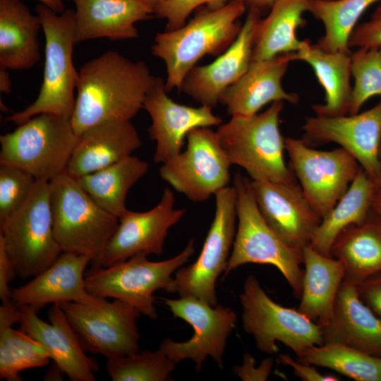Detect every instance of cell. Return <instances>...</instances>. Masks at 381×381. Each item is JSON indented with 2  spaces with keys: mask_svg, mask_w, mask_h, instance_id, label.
<instances>
[{
  "mask_svg": "<svg viewBox=\"0 0 381 381\" xmlns=\"http://www.w3.org/2000/svg\"><path fill=\"white\" fill-rule=\"evenodd\" d=\"M78 139L70 119L40 114L0 136V164L49 182L66 172Z\"/></svg>",
  "mask_w": 381,
  "mask_h": 381,
  "instance_id": "obj_7",
  "label": "cell"
},
{
  "mask_svg": "<svg viewBox=\"0 0 381 381\" xmlns=\"http://www.w3.org/2000/svg\"><path fill=\"white\" fill-rule=\"evenodd\" d=\"M53 231L62 252L86 255L97 264L119 223L66 171L49 181Z\"/></svg>",
  "mask_w": 381,
  "mask_h": 381,
  "instance_id": "obj_5",
  "label": "cell"
},
{
  "mask_svg": "<svg viewBox=\"0 0 381 381\" xmlns=\"http://www.w3.org/2000/svg\"><path fill=\"white\" fill-rule=\"evenodd\" d=\"M243 329L251 334L259 351L273 355L280 341L297 355L308 346L322 345L321 327L298 310L273 301L253 275H249L240 294Z\"/></svg>",
  "mask_w": 381,
  "mask_h": 381,
  "instance_id": "obj_10",
  "label": "cell"
},
{
  "mask_svg": "<svg viewBox=\"0 0 381 381\" xmlns=\"http://www.w3.org/2000/svg\"><path fill=\"white\" fill-rule=\"evenodd\" d=\"M305 266L298 310L321 328L333 312L339 286L344 279L342 262L323 255L310 246L303 249Z\"/></svg>",
  "mask_w": 381,
  "mask_h": 381,
  "instance_id": "obj_29",
  "label": "cell"
},
{
  "mask_svg": "<svg viewBox=\"0 0 381 381\" xmlns=\"http://www.w3.org/2000/svg\"><path fill=\"white\" fill-rule=\"evenodd\" d=\"M379 158L380 161V171L378 176V178L375 181V192L381 190V143L380 146V151H379Z\"/></svg>",
  "mask_w": 381,
  "mask_h": 381,
  "instance_id": "obj_50",
  "label": "cell"
},
{
  "mask_svg": "<svg viewBox=\"0 0 381 381\" xmlns=\"http://www.w3.org/2000/svg\"><path fill=\"white\" fill-rule=\"evenodd\" d=\"M310 0H277L269 14L261 18L253 47L252 61L271 59L278 54L297 52L304 40L296 35L304 25L303 15Z\"/></svg>",
  "mask_w": 381,
  "mask_h": 381,
  "instance_id": "obj_31",
  "label": "cell"
},
{
  "mask_svg": "<svg viewBox=\"0 0 381 381\" xmlns=\"http://www.w3.org/2000/svg\"><path fill=\"white\" fill-rule=\"evenodd\" d=\"M299 361L330 368L357 381H381V358L335 343L307 347Z\"/></svg>",
  "mask_w": 381,
  "mask_h": 381,
  "instance_id": "obj_36",
  "label": "cell"
},
{
  "mask_svg": "<svg viewBox=\"0 0 381 381\" xmlns=\"http://www.w3.org/2000/svg\"><path fill=\"white\" fill-rule=\"evenodd\" d=\"M176 364L159 347L117 358H107L106 370L113 381H166Z\"/></svg>",
  "mask_w": 381,
  "mask_h": 381,
  "instance_id": "obj_37",
  "label": "cell"
},
{
  "mask_svg": "<svg viewBox=\"0 0 381 381\" xmlns=\"http://www.w3.org/2000/svg\"><path fill=\"white\" fill-rule=\"evenodd\" d=\"M381 0H310L308 12L324 27L315 43L329 52L351 53L349 40L365 11Z\"/></svg>",
  "mask_w": 381,
  "mask_h": 381,
  "instance_id": "obj_35",
  "label": "cell"
},
{
  "mask_svg": "<svg viewBox=\"0 0 381 381\" xmlns=\"http://www.w3.org/2000/svg\"><path fill=\"white\" fill-rule=\"evenodd\" d=\"M38 1H40L41 4L46 5L47 6L49 7L53 11L59 13H61L66 10L63 0H38Z\"/></svg>",
  "mask_w": 381,
  "mask_h": 381,
  "instance_id": "obj_48",
  "label": "cell"
},
{
  "mask_svg": "<svg viewBox=\"0 0 381 381\" xmlns=\"http://www.w3.org/2000/svg\"><path fill=\"white\" fill-rule=\"evenodd\" d=\"M20 306L11 301L0 306V377L20 381L21 371L47 365L50 357L44 347L23 330L12 328L19 322Z\"/></svg>",
  "mask_w": 381,
  "mask_h": 381,
  "instance_id": "obj_33",
  "label": "cell"
},
{
  "mask_svg": "<svg viewBox=\"0 0 381 381\" xmlns=\"http://www.w3.org/2000/svg\"><path fill=\"white\" fill-rule=\"evenodd\" d=\"M16 275V271L6 252L4 240L0 236V298L2 303L11 301L12 289L9 285Z\"/></svg>",
  "mask_w": 381,
  "mask_h": 381,
  "instance_id": "obj_44",
  "label": "cell"
},
{
  "mask_svg": "<svg viewBox=\"0 0 381 381\" xmlns=\"http://www.w3.org/2000/svg\"><path fill=\"white\" fill-rule=\"evenodd\" d=\"M191 239L178 255L162 261H150L139 253L108 267L92 265L85 274L87 291L92 295L126 302L141 314L156 319L153 294L170 286L173 274L183 266L193 255Z\"/></svg>",
  "mask_w": 381,
  "mask_h": 381,
  "instance_id": "obj_8",
  "label": "cell"
},
{
  "mask_svg": "<svg viewBox=\"0 0 381 381\" xmlns=\"http://www.w3.org/2000/svg\"><path fill=\"white\" fill-rule=\"evenodd\" d=\"M36 179L15 167H0V224L20 209L29 198Z\"/></svg>",
  "mask_w": 381,
  "mask_h": 381,
  "instance_id": "obj_39",
  "label": "cell"
},
{
  "mask_svg": "<svg viewBox=\"0 0 381 381\" xmlns=\"http://www.w3.org/2000/svg\"><path fill=\"white\" fill-rule=\"evenodd\" d=\"M186 140L184 151L162 164L159 176L192 202H204L229 186L231 164L210 127L191 130Z\"/></svg>",
  "mask_w": 381,
  "mask_h": 381,
  "instance_id": "obj_13",
  "label": "cell"
},
{
  "mask_svg": "<svg viewBox=\"0 0 381 381\" xmlns=\"http://www.w3.org/2000/svg\"><path fill=\"white\" fill-rule=\"evenodd\" d=\"M354 79L349 114H356L374 96H381V47H360L351 54Z\"/></svg>",
  "mask_w": 381,
  "mask_h": 381,
  "instance_id": "obj_38",
  "label": "cell"
},
{
  "mask_svg": "<svg viewBox=\"0 0 381 381\" xmlns=\"http://www.w3.org/2000/svg\"><path fill=\"white\" fill-rule=\"evenodd\" d=\"M141 1L147 4V5L150 6L152 8H154L155 6H157L158 4H159L164 0H141Z\"/></svg>",
  "mask_w": 381,
  "mask_h": 381,
  "instance_id": "obj_51",
  "label": "cell"
},
{
  "mask_svg": "<svg viewBox=\"0 0 381 381\" xmlns=\"http://www.w3.org/2000/svg\"><path fill=\"white\" fill-rule=\"evenodd\" d=\"M35 11L40 16L45 36L43 80L35 101L25 109L6 118L20 125L43 113L71 118L75 103L78 72L73 63L75 40V11L59 13L40 4Z\"/></svg>",
  "mask_w": 381,
  "mask_h": 381,
  "instance_id": "obj_3",
  "label": "cell"
},
{
  "mask_svg": "<svg viewBox=\"0 0 381 381\" xmlns=\"http://www.w3.org/2000/svg\"><path fill=\"white\" fill-rule=\"evenodd\" d=\"M257 206L270 227L290 248L303 251L321 222L295 180L279 183L249 179Z\"/></svg>",
  "mask_w": 381,
  "mask_h": 381,
  "instance_id": "obj_18",
  "label": "cell"
},
{
  "mask_svg": "<svg viewBox=\"0 0 381 381\" xmlns=\"http://www.w3.org/2000/svg\"><path fill=\"white\" fill-rule=\"evenodd\" d=\"M283 108V101L272 102L253 116H231L216 131L230 163L243 169L251 180L279 183L295 180L284 159L285 138L279 130Z\"/></svg>",
  "mask_w": 381,
  "mask_h": 381,
  "instance_id": "obj_4",
  "label": "cell"
},
{
  "mask_svg": "<svg viewBox=\"0 0 381 381\" xmlns=\"http://www.w3.org/2000/svg\"><path fill=\"white\" fill-rule=\"evenodd\" d=\"M260 20L261 14L248 11L234 42L212 63L195 66L185 77L179 91L201 105L214 107L222 93L248 70Z\"/></svg>",
  "mask_w": 381,
  "mask_h": 381,
  "instance_id": "obj_20",
  "label": "cell"
},
{
  "mask_svg": "<svg viewBox=\"0 0 381 381\" xmlns=\"http://www.w3.org/2000/svg\"><path fill=\"white\" fill-rule=\"evenodd\" d=\"M20 329L37 341L56 367L73 381H95L99 370L95 359L88 357L63 309L53 304L49 310V322L41 320L35 309L20 306Z\"/></svg>",
  "mask_w": 381,
  "mask_h": 381,
  "instance_id": "obj_21",
  "label": "cell"
},
{
  "mask_svg": "<svg viewBox=\"0 0 381 381\" xmlns=\"http://www.w3.org/2000/svg\"><path fill=\"white\" fill-rule=\"evenodd\" d=\"M293 173L317 214L323 218L335 206L356 176L361 166L341 147L319 150L303 139L286 138Z\"/></svg>",
  "mask_w": 381,
  "mask_h": 381,
  "instance_id": "obj_14",
  "label": "cell"
},
{
  "mask_svg": "<svg viewBox=\"0 0 381 381\" xmlns=\"http://www.w3.org/2000/svg\"><path fill=\"white\" fill-rule=\"evenodd\" d=\"M351 53L326 52L308 40H304L301 49L295 52L296 61H303L310 66L324 89V102L311 107L316 115L349 114L352 92Z\"/></svg>",
  "mask_w": 381,
  "mask_h": 381,
  "instance_id": "obj_27",
  "label": "cell"
},
{
  "mask_svg": "<svg viewBox=\"0 0 381 381\" xmlns=\"http://www.w3.org/2000/svg\"><path fill=\"white\" fill-rule=\"evenodd\" d=\"M246 11L241 1L207 6L181 27L156 35L152 54L165 64L167 92L179 90L188 73L204 56H219L234 42L242 27L238 19Z\"/></svg>",
  "mask_w": 381,
  "mask_h": 381,
  "instance_id": "obj_2",
  "label": "cell"
},
{
  "mask_svg": "<svg viewBox=\"0 0 381 381\" xmlns=\"http://www.w3.org/2000/svg\"><path fill=\"white\" fill-rule=\"evenodd\" d=\"M215 212L202 250L196 260L179 268L166 291L180 297H194L212 306L217 304V279L224 272L237 227L236 191L227 186L215 194Z\"/></svg>",
  "mask_w": 381,
  "mask_h": 381,
  "instance_id": "obj_11",
  "label": "cell"
},
{
  "mask_svg": "<svg viewBox=\"0 0 381 381\" xmlns=\"http://www.w3.org/2000/svg\"><path fill=\"white\" fill-rule=\"evenodd\" d=\"M230 1L244 0H164L153 8V14L167 20L166 30H176L186 23L189 15L200 6L218 8Z\"/></svg>",
  "mask_w": 381,
  "mask_h": 381,
  "instance_id": "obj_40",
  "label": "cell"
},
{
  "mask_svg": "<svg viewBox=\"0 0 381 381\" xmlns=\"http://www.w3.org/2000/svg\"><path fill=\"white\" fill-rule=\"evenodd\" d=\"M324 343H335L381 358V320L359 298L356 285L344 281L328 323Z\"/></svg>",
  "mask_w": 381,
  "mask_h": 381,
  "instance_id": "obj_25",
  "label": "cell"
},
{
  "mask_svg": "<svg viewBox=\"0 0 381 381\" xmlns=\"http://www.w3.org/2000/svg\"><path fill=\"white\" fill-rule=\"evenodd\" d=\"M175 198L169 188L164 190L159 203L145 212L127 210L119 218V226L97 264L108 267L143 253L159 256L171 227L186 213L174 207Z\"/></svg>",
  "mask_w": 381,
  "mask_h": 381,
  "instance_id": "obj_17",
  "label": "cell"
},
{
  "mask_svg": "<svg viewBox=\"0 0 381 381\" xmlns=\"http://www.w3.org/2000/svg\"><path fill=\"white\" fill-rule=\"evenodd\" d=\"M273 363V358L269 357L263 360L258 368H255L254 358L250 354L246 353L243 355V364L235 366L234 372L243 380H266L271 373Z\"/></svg>",
  "mask_w": 381,
  "mask_h": 381,
  "instance_id": "obj_43",
  "label": "cell"
},
{
  "mask_svg": "<svg viewBox=\"0 0 381 381\" xmlns=\"http://www.w3.org/2000/svg\"><path fill=\"white\" fill-rule=\"evenodd\" d=\"M6 252L17 276L33 278L62 253L53 231L49 182L37 180L25 204L0 224Z\"/></svg>",
  "mask_w": 381,
  "mask_h": 381,
  "instance_id": "obj_9",
  "label": "cell"
},
{
  "mask_svg": "<svg viewBox=\"0 0 381 381\" xmlns=\"http://www.w3.org/2000/svg\"><path fill=\"white\" fill-rule=\"evenodd\" d=\"M281 362L292 368L294 373L304 381H336L339 379L332 375H322L310 364L296 361L289 356L280 355Z\"/></svg>",
  "mask_w": 381,
  "mask_h": 381,
  "instance_id": "obj_45",
  "label": "cell"
},
{
  "mask_svg": "<svg viewBox=\"0 0 381 381\" xmlns=\"http://www.w3.org/2000/svg\"><path fill=\"white\" fill-rule=\"evenodd\" d=\"M91 260L86 255L62 252L56 261L27 284L11 289V301L36 311L47 304L66 302L95 303L99 296L86 289L85 270Z\"/></svg>",
  "mask_w": 381,
  "mask_h": 381,
  "instance_id": "obj_22",
  "label": "cell"
},
{
  "mask_svg": "<svg viewBox=\"0 0 381 381\" xmlns=\"http://www.w3.org/2000/svg\"><path fill=\"white\" fill-rule=\"evenodd\" d=\"M331 256L344 264L347 282L356 284L381 273V219L371 210L363 223L344 229L332 247Z\"/></svg>",
  "mask_w": 381,
  "mask_h": 381,
  "instance_id": "obj_30",
  "label": "cell"
},
{
  "mask_svg": "<svg viewBox=\"0 0 381 381\" xmlns=\"http://www.w3.org/2000/svg\"><path fill=\"white\" fill-rule=\"evenodd\" d=\"M85 352L117 358L139 351L136 321L140 312L132 305L100 297L95 303L59 304Z\"/></svg>",
  "mask_w": 381,
  "mask_h": 381,
  "instance_id": "obj_12",
  "label": "cell"
},
{
  "mask_svg": "<svg viewBox=\"0 0 381 381\" xmlns=\"http://www.w3.org/2000/svg\"><path fill=\"white\" fill-rule=\"evenodd\" d=\"M155 78L144 61L113 50L85 63L78 71L71 118L76 134L108 121H131L143 109Z\"/></svg>",
  "mask_w": 381,
  "mask_h": 381,
  "instance_id": "obj_1",
  "label": "cell"
},
{
  "mask_svg": "<svg viewBox=\"0 0 381 381\" xmlns=\"http://www.w3.org/2000/svg\"><path fill=\"white\" fill-rule=\"evenodd\" d=\"M141 145L140 135L130 121L94 125L78 135L66 171L78 179L131 155Z\"/></svg>",
  "mask_w": 381,
  "mask_h": 381,
  "instance_id": "obj_24",
  "label": "cell"
},
{
  "mask_svg": "<svg viewBox=\"0 0 381 381\" xmlns=\"http://www.w3.org/2000/svg\"><path fill=\"white\" fill-rule=\"evenodd\" d=\"M294 61L295 52L252 61L247 72L222 93L219 102L236 117L253 116L267 104L277 101L298 103L299 96L286 92L282 85V78Z\"/></svg>",
  "mask_w": 381,
  "mask_h": 381,
  "instance_id": "obj_23",
  "label": "cell"
},
{
  "mask_svg": "<svg viewBox=\"0 0 381 381\" xmlns=\"http://www.w3.org/2000/svg\"><path fill=\"white\" fill-rule=\"evenodd\" d=\"M162 300L174 317L190 324L194 330L193 337L184 342L166 338L160 348L167 356L175 363L192 360L196 373L207 356L222 367L226 340L236 324V313L228 307L212 306L190 296Z\"/></svg>",
  "mask_w": 381,
  "mask_h": 381,
  "instance_id": "obj_15",
  "label": "cell"
},
{
  "mask_svg": "<svg viewBox=\"0 0 381 381\" xmlns=\"http://www.w3.org/2000/svg\"><path fill=\"white\" fill-rule=\"evenodd\" d=\"M302 130V139L307 144L337 143L357 160L374 183L378 178L381 100L370 109L356 114L306 117Z\"/></svg>",
  "mask_w": 381,
  "mask_h": 381,
  "instance_id": "obj_16",
  "label": "cell"
},
{
  "mask_svg": "<svg viewBox=\"0 0 381 381\" xmlns=\"http://www.w3.org/2000/svg\"><path fill=\"white\" fill-rule=\"evenodd\" d=\"M277 0H244L247 11H255L261 14L270 8Z\"/></svg>",
  "mask_w": 381,
  "mask_h": 381,
  "instance_id": "obj_46",
  "label": "cell"
},
{
  "mask_svg": "<svg viewBox=\"0 0 381 381\" xmlns=\"http://www.w3.org/2000/svg\"><path fill=\"white\" fill-rule=\"evenodd\" d=\"M40 16L20 0H0V66L30 69L40 59Z\"/></svg>",
  "mask_w": 381,
  "mask_h": 381,
  "instance_id": "obj_28",
  "label": "cell"
},
{
  "mask_svg": "<svg viewBox=\"0 0 381 381\" xmlns=\"http://www.w3.org/2000/svg\"><path fill=\"white\" fill-rule=\"evenodd\" d=\"M75 43L97 38L138 37L135 24L152 18L153 8L141 0H73Z\"/></svg>",
  "mask_w": 381,
  "mask_h": 381,
  "instance_id": "obj_26",
  "label": "cell"
},
{
  "mask_svg": "<svg viewBox=\"0 0 381 381\" xmlns=\"http://www.w3.org/2000/svg\"><path fill=\"white\" fill-rule=\"evenodd\" d=\"M375 193L373 181L361 167L344 195L322 218L309 246L332 257L331 249L339 234L346 227L361 224L367 219Z\"/></svg>",
  "mask_w": 381,
  "mask_h": 381,
  "instance_id": "obj_32",
  "label": "cell"
},
{
  "mask_svg": "<svg viewBox=\"0 0 381 381\" xmlns=\"http://www.w3.org/2000/svg\"><path fill=\"white\" fill-rule=\"evenodd\" d=\"M371 210L381 219V190L375 193L372 200Z\"/></svg>",
  "mask_w": 381,
  "mask_h": 381,
  "instance_id": "obj_49",
  "label": "cell"
},
{
  "mask_svg": "<svg viewBox=\"0 0 381 381\" xmlns=\"http://www.w3.org/2000/svg\"><path fill=\"white\" fill-rule=\"evenodd\" d=\"M143 109L152 120L148 133L151 140L156 143L153 157L155 163L162 164L181 152L184 140L191 130L222 123V119L214 114L210 107H194L175 102L168 96L165 82L160 77L155 76Z\"/></svg>",
  "mask_w": 381,
  "mask_h": 381,
  "instance_id": "obj_19",
  "label": "cell"
},
{
  "mask_svg": "<svg viewBox=\"0 0 381 381\" xmlns=\"http://www.w3.org/2000/svg\"><path fill=\"white\" fill-rule=\"evenodd\" d=\"M237 227L224 276L247 263L267 264L277 267L301 298L303 271V251L288 246L262 217L250 191L249 179L234 174Z\"/></svg>",
  "mask_w": 381,
  "mask_h": 381,
  "instance_id": "obj_6",
  "label": "cell"
},
{
  "mask_svg": "<svg viewBox=\"0 0 381 381\" xmlns=\"http://www.w3.org/2000/svg\"><path fill=\"white\" fill-rule=\"evenodd\" d=\"M148 167L146 161L129 155L76 180L99 206L119 218L128 210L126 198L129 190L146 174Z\"/></svg>",
  "mask_w": 381,
  "mask_h": 381,
  "instance_id": "obj_34",
  "label": "cell"
},
{
  "mask_svg": "<svg viewBox=\"0 0 381 381\" xmlns=\"http://www.w3.org/2000/svg\"><path fill=\"white\" fill-rule=\"evenodd\" d=\"M355 285L361 300L381 320V273Z\"/></svg>",
  "mask_w": 381,
  "mask_h": 381,
  "instance_id": "obj_42",
  "label": "cell"
},
{
  "mask_svg": "<svg viewBox=\"0 0 381 381\" xmlns=\"http://www.w3.org/2000/svg\"><path fill=\"white\" fill-rule=\"evenodd\" d=\"M8 68L0 66V91L8 94L11 91V80Z\"/></svg>",
  "mask_w": 381,
  "mask_h": 381,
  "instance_id": "obj_47",
  "label": "cell"
},
{
  "mask_svg": "<svg viewBox=\"0 0 381 381\" xmlns=\"http://www.w3.org/2000/svg\"><path fill=\"white\" fill-rule=\"evenodd\" d=\"M349 47L351 48L381 47V1L366 21L358 24L352 32Z\"/></svg>",
  "mask_w": 381,
  "mask_h": 381,
  "instance_id": "obj_41",
  "label": "cell"
}]
</instances>
